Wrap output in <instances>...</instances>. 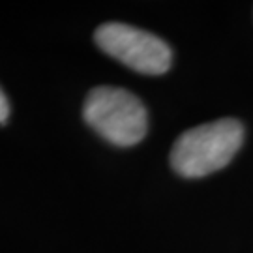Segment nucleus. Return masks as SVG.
I'll return each mask as SVG.
<instances>
[{"mask_svg": "<svg viewBox=\"0 0 253 253\" xmlns=\"http://www.w3.org/2000/svg\"><path fill=\"white\" fill-rule=\"evenodd\" d=\"M242 139L244 127L235 118L191 127L172 146V169L186 178H199L219 171L235 158Z\"/></svg>", "mask_w": 253, "mask_h": 253, "instance_id": "f257e3e1", "label": "nucleus"}, {"mask_svg": "<svg viewBox=\"0 0 253 253\" xmlns=\"http://www.w3.org/2000/svg\"><path fill=\"white\" fill-rule=\"evenodd\" d=\"M83 117L103 139L117 146L137 145L148 129L143 101L118 86L92 88L84 101Z\"/></svg>", "mask_w": 253, "mask_h": 253, "instance_id": "f03ea898", "label": "nucleus"}, {"mask_svg": "<svg viewBox=\"0 0 253 253\" xmlns=\"http://www.w3.org/2000/svg\"><path fill=\"white\" fill-rule=\"evenodd\" d=\"M9 117V103L4 96V92L0 90V124H4Z\"/></svg>", "mask_w": 253, "mask_h": 253, "instance_id": "20e7f679", "label": "nucleus"}, {"mask_svg": "<svg viewBox=\"0 0 253 253\" xmlns=\"http://www.w3.org/2000/svg\"><path fill=\"white\" fill-rule=\"evenodd\" d=\"M94 40L101 51L118 62L146 75H162L171 68V47L162 38L124 23L101 25Z\"/></svg>", "mask_w": 253, "mask_h": 253, "instance_id": "7ed1b4c3", "label": "nucleus"}]
</instances>
